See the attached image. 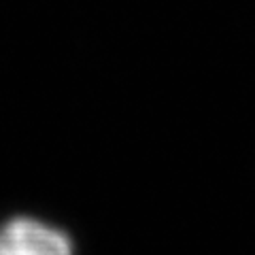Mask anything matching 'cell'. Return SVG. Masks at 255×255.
Instances as JSON below:
<instances>
[{
  "mask_svg": "<svg viewBox=\"0 0 255 255\" xmlns=\"http://www.w3.org/2000/svg\"><path fill=\"white\" fill-rule=\"evenodd\" d=\"M0 255H75V241L51 221L13 215L0 221Z\"/></svg>",
  "mask_w": 255,
  "mask_h": 255,
  "instance_id": "1",
  "label": "cell"
}]
</instances>
